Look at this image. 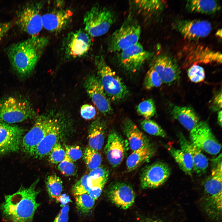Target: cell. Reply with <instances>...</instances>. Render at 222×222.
Wrapping results in <instances>:
<instances>
[{"label":"cell","mask_w":222,"mask_h":222,"mask_svg":"<svg viewBox=\"0 0 222 222\" xmlns=\"http://www.w3.org/2000/svg\"><path fill=\"white\" fill-rule=\"evenodd\" d=\"M35 115L34 110L27 99L13 97L0 99V120L3 122H20Z\"/></svg>","instance_id":"277c9868"},{"label":"cell","mask_w":222,"mask_h":222,"mask_svg":"<svg viewBox=\"0 0 222 222\" xmlns=\"http://www.w3.org/2000/svg\"><path fill=\"white\" fill-rule=\"evenodd\" d=\"M84 86L92 102L103 115H108L112 112L109 98L105 92L97 76L94 75L87 76Z\"/></svg>","instance_id":"2e32d148"},{"label":"cell","mask_w":222,"mask_h":222,"mask_svg":"<svg viewBox=\"0 0 222 222\" xmlns=\"http://www.w3.org/2000/svg\"><path fill=\"white\" fill-rule=\"evenodd\" d=\"M145 222H163L162 221L158 219H152L148 220L146 221Z\"/></svg>","instance_id":"f907efd6"},{"label":"cell","mask_w":222,"mask_h":222,"mask_svg":"<svg viewBox=\"0 0 222 222\" xmlns=\"http://www.w3.org/2000/svg\"><path fill=\"white\" fill-rule=\"evenodd\" d=\"M114 20V15L110 10L99 5H94L84 15V31L91 37L102 36L108 31Z\"/></svg>","instance_id":"5b68a950"},{"label":"cell","mask_w":222,"mask_h":222,"mask_svg":"<svg viewBox=\"0 0 222 222\" xmlns=\"http://www.w3.org/2000/svg\"><path fill=\"white\" fill-rule=\"evenodd\" d=\"M45 183L50 197L56 200L63 191V182L61 179L57 175L52 174L46 177Z\"/></svg>","instance_id":"4dcf8cb0"},{"label":"cell","mask_w":222,"mask_h":222,"mask_svg":"<svg viewBox=\"0 0 222 222\" xmlns=\"http://www.w3.org/2000/svg\"><path fill=\"white\" fill-rule=\"evenodd\" d=\"M55 119L46 115L36 118L33 126L22 138L21 145L24 152L30 154L47 133Z\"/></svg>","instance_id":"8fae6325"},{"label":"cell","mask_w":222,"mask_h":222,"mask_svg":"<svg viewBox=\"0 0 222 222\" xmlns=\"http://www.w3.org/2000/svg\"><path fill=\"white\" fill-rule=\"evenodd\" d=\"M142 128L151 135L165 137L166 134L161 126L155 122L150 119H145L140 123Z\"/></svg>","instance_id":"e575fe53"},{"label":"cell","mask_w":222,"mask_h":222,"mask_svg":"<svg viewBox=\"0 0 222 222\" xmlns=\"http://www.w3.org/2000/svg\"><path fill=\"white\" fill-rule=\"evenodd\" d=\"M83 155V158L87 168L91 171L100 166L102 158L98 150L87 146Z\"/></svg>","instance_id":"1f68e13d"},{"label":"cell","mask_w":222,"mask_h":222,"mask_svg":"<svg viewBox=\"0 0 222 222\" xmlns=\"http://www.w3.org/2000/svg\"><path fill=\"white\" fill-rule=\"evenodd\" d=\"M48 42L45 37L31 36L10 45L6 49L12 68L20 76L32 73Z\"/></svg>","instance_id":"7a4b0ae2"},{"label":"cell","mask_w":222,"mask_h":222,"mask_svg":"<svg viewBox=\"0 0 222 222\" xmlns=\"http://www.w3.org/2000/svg\"><path fill=\"white\" fill-rule=\"evenodd\" d=\"M64 42L66 56L75 58L81 57L88 52L91 46V37L85 31L79 29L69 33Z\"/></svg>","instance_id":"7c38bea8"},{"label":"cell","mask_w":222,"mask_h":222,"mask_svg":"<svg viewBox=\"0 0 222 222\" xmlns=\"http://www.w3.org/2000/svg\"><path fill=\"white\" fill-rule=\"evenodd\" d=\"M89 177L92 179L107 180L109 175V170L104 166H99L90 171Z\"/></svg>","instance_id":"b9f144b4"},{"label":"cell","mask_w":222,"mask_h":222,"mask_svg":"<svg viewBox=\"0 0 222 222\" xmlns=\"http://www.w3.org/2000/svg\"><path fill=\"white\" fill-rule=\"evenodd\" d=\"M187 75L190 80L195 83L203 81L205 77L204 69L196 64L193 65L188 69Z\"/></svg>","instance_id":"f35d334b"},{"label":"cell","mask_w":222,"mask_h":222,"mask_svg":"<svg viewBox=\"0 0 222 222\" xmlns=\"http://www.w3.org/2000/svg\"><path fill=\"white\" fill-rule=\"evenodd\" d=\"M171 114L185 128L191 130L199 122V118L194 110L188 106H175Z\"/></svg>","instance_id":"4316f807"},{"label":"cell","mask_w":222,"mask_h":222,"mask_svg":"<svg viewBox=\"0 0 222 222\" xmlns=\"http://www.w3.org/2000/svg\"><path fill=\"white\" fill-rule=\"evenodd\" d=\"M120 52L119 60L121 65L131 72L140 69L151 55L139 42Z\"/></svg>","instance_id":"ac0fdd59"},{"label":"cell","mask_w":222,"mask_h":222,"mask_svg":"<svg viewBox=\"0 0 222 222\" xmlns=\"http://www.w3.org/2000/svg\"><path fill=\"white\" fill-rule=\"evenodd\" d=\"M162 83L172 84L180 78L181 71L175 59L166 54L158 56L152 66Z\"/></svg>","instance_id":"d6986e66"},{"label":"cell","mask_w":222,"mask_h":222,"mask_svg":"<svg viewBox=\"0 0 222 222\" xmlns=\"http://www.w3.org/2000/svg\"><path fill=\"white\" fill-rule=\"evenodd\" d=\"M182 54L186 62L190 64L222 63L221 53L201 44H187L183 48Z\"/></svg>","instance_id":"4fadbf2b"},{"label":"cell","mask_w":222,"mask_h":222,"mask_svg":"<svg viewBox=\"0 0 222 222\" xmlns=\"http://www.w3.org/2000/svg\"><path fill=\"white\" fill-rule=\"evenodd\" d=\"M98 77L109 98L118 101L125 98L128 89L122 79L106 63L103 57L97 56L95 59Z\"/></svg>","instance_id":"3957f363"},{"label":"cell","mask_w":222,"mask_h":222,"mask_svg":"<svg viewBox=\"0 0 222 222\" xmlns=\"http://www.w3.org/2000/svg\"><path fill=\"white\" fill-rule=\"evenodd\" d=\"M190 133V142L201 150L212 155L220 152L221 145L206 121H199Z\"/></svg>","instance_id":"ba28073f"},{"label":"cell","mask_w":222,"mask_h":222,"mask_svg":"<svg viewBox=\"0 0 222 222\" xmlns=\"http://www.w3.org/2000/svg\"><path fill=\"white\" fill-rule=\"evenodd\" d=\"M88 175H83L74 185L72 189V192L75 196L87 193L90 188L87 184Z\"/></svg>","instance_id":"ab89813d"},{"label":"cell","mask_w":222,"mask_h":222,"mask_svg":"<svg viewBox=\"0 0 222 222\" xmlns=\"http://www.w3.org/2000/svg\"><path fill=\"white\" fill-rule=\"evenodd\" d=\"M24 132L18 125L0 122V156L19 150Z\"/></svg>","instance_id":"9a60e30c"},{"label":"cell","mask_w":222,"mask_h":222,"mask_svg":"<svg viewBox=\"0 0 222 222\" xmlns=\"http://www.w3.org/2000/svg\"><path fill=\"white\" fill-rule=\"evenodd\" d=\"M221 92L218 94L214 97L213 103V109L215 110H218L221 108L222 96Z\"/></svg>","instance_id":"7dc6e473"},{"label":"cell","mask_w":222,"mask_h":222,"mask_svg":"<svg viewBox=\"0 0 222 222\" xmlns=\"http://www.w3.org/2000/svg\"><path fill=\"white\" fill-rule=\"evenodd\" d=\"M40 7L37 4H27L17 14L16 24L21 31L31 36H37L43 27Z\"/></svg>","instance_id":"9c48e42d"},{"label":"cell","mask_w":222,"mask_h":222,"mask_svg":"<svg viewBox=\"0 0 222 222\" xmlns=\"http://www.w3.org/2000/svg\"><path fill=\"white\" fill-rule=\"evenodd\" d=\"M201 199L203 208L211 219L218 220L222 216V182L205 179Z\"/></svg>","instance_id":"52a82bcc"},{"label":"cell","mask_w":222,"mask_h":222,"mask_svg":"<svg viewBox=\"0 0 222 222\" xmlns=\"http://www.w3.org/2000/svg\"><path fill=\"white\" fill-rule=\"evenodd\" d=\"M129 143L116 130L110 131L104 148L108 161L113 167L122 162L128 150Z\"/></svg>","instance_id":"e0dca14e"},{"label":"cell","mask_w":222,"mask_h":222,"mask_svg":"<svg viewBox=\"0 0 222 222\" xmlns=\"http://www.w3.org/2000/svg\"><path fill=\"white\" fill-rule=\"evenodd\" d=\"M102 189L103 188L101 187L90 188L87 193L91 197L95 200L100 195Z\"/></svg>","instance_id":"bcb514c9"},{"label":"cell","mask_w":222,"mask_h":222,"mask_svg":"<svg viewBox=\"0 0 222 222\" xmlns=\"http://www.w3.org/2000/svg\"><path fill=\"white\" fill-rule=\"evenodd\" d=\"M181 149L191 155L193 164V170L198 176H200L206 171L208 161L201 150L188 141L181 133L178 134Z\"/></svg>","instance_id":"44dd1931"},{"label":"cell","mask_w":222,"mask_h":222,"mask_svg":"<svg viewBox=\"0 0 222 222\" xmlns=\"http://www.w3.org/2000/svg\"><path fill=\"white\" fill-rule=\"evenodd\" d=\"M222 31L221 30H218L217 32H216V35H217V36L221 37V34H222Z\"/></svg>","instance_id":"816d5d0a"},{"label":"cell","mask_w":222,"mask_h":222,"mask_svg":"<svg viewBox=\"0 0 222 222\" xmlns=\"http://www.w3.org/2000/svg\"><path fill=\"white\" fill-rule=\"evenodd\" d=\"M107 193L109 200L122 209H128L134 202L135 192L131 186L125 183L116 182L111 184Z\"/></svg>","instance_id":"ffe728a7"},{"label":"cell","mask_w":222,"mask_h":222,"mask_svg":"<svg viewBox=\"0 0 222 222\" xmlns=\"http://www.w3.org/2000/svg\"><path fill=\"white\" fill-rule=\"evenodd\" d=\"M122 129L128 139L130 147L132 150H136L151 143L147 136L131 119L126 118L123 121Z\"/></svg>","instance_id":"cb8c5ba5"},{"label":"cell","mask_w":222,"mask_h":222,"mask_svg":"<svg viewBox=\"0 0 222 222\" xmlns=\"http://www.w3.org/2000/svg\"><path fill=\"white\" fill-rule=\"evenodd\" d=\"M106 129L104 120L98 118L92 122L88 130V146L98 151L101 150L104 144Z\"/></svg>","instance_id":"484cf974"},{"label":"cell","mask_w":222,"mask_h":222,"mask_svg":"<svg viewBox=\"0 0 222 222\" xmlns=\"http://www.w3.org/2000/svg\"><path fill=\"white\" fill-rule=\"evenodd\" d=\"M39 181L36 179L27 187H21L15 193L5 195L1 206L3 219L9 222H31L40 204L36 197L40 192L36 187Z\"/></svg>","instance_id":"6da1fadb"},{"label":"cell","mask_w":222,"mask_h":222,"mask_svg":"<svg viewBox=\"0 0 222 222\" xmlns=\"http://www.w3.org/2000/svg\"><path fill=\"white\" fill-rule=\"evenodd\" d=\"M80 114L81 117L86 120H90L93 118L96 115L95 108L92 105L85 104L80 108Z\"/></svg>","instance_id":"7bdbcfd3"},{"label":"cell","mask_w":222,"mask_h":222,"mask_svg":"<svg viewBox=\"0 0 222 222\" xmlns=\"http://www.w3.org/2000/svg\"><path fill=\"white\" fill-rule=\"evenodd\" d=\"M76 208L79 212L82 215L88 214L93 208L95 200L87 193L75 196Z\"/></svg>","instance_id":"d6a6232c"},{"label":"cell","mask_w":222,"mask_h":222,"mask_svg":"<svg viewBox=\"0 0 222 222\" xmlns=\"http://www.w3.org/2000/svg\"><path fill=\"white\" fill-rule=\"evenodd\" d=\"M162 81L159 76L152 66L147 72L144 80V86L147 90L158 87L161 85Z\"/></svg>","instance_id":"d590c367"},{"label":"cell","mask_w":222,"mask_h":222,"mask_svg":"<svg viewBox=\"0 0 222 222\" xmlns=\"http://www.w3.org/2000/svg\"><path fill=\"white\" fill-rule=\"evenodd\" d=\"M156 151L155 146L151 143L133 151L126 160L127 171H133L145 162H148L154 155Z\"/></svg>","instance_id":"d4e9b609"},{"label":"cell","mask_w":222,"mask_h":222,"mask_svg":"<svg viewBox=\"0 0 222 222\" xmlns=\"http://www.w3.org/2000/svg\"><path fill=\"white\" fill-rule=\"evenodd\" d=\"M56 200L57 202H59L61 203V206L62 207L67 205L68 203L72 201L69 196L66 194L61 195Z\"/></svg>","instance_id":"c3c4849f"},{"label":"cell","mask_w":222,"mask_h":222,"mask_svg":"<svg viewBox=\"0 0 222 222\" xmlns=\"http://www.w3.org/2000/svg\"><path fill=\"white\" fill-rule=\"evenodd\" d=\"M141 28L133 20H127L111 35L108 48L111 52H121L138 42Z\"/></svg>","instance_id":"8992f818"},{"label":"cell","mask_w":222,"mask_h":222,"mask_svg":"<svg viewBox=\"0 0 222 222\" xmlns=\"http://www.w3.org/2000/svg\"><path fill=\"white\" fill-rule=\"evenodd\" d=\"M136 109L138 113L145 119H149L154 116L156 113L154 101L151 98L141 102L137 106Z\"/></svg>","instance_id":"836d02e7"},{"label":"cell","mask_w":222,"mask_h":222,"mask_svg":"<svg viewBox=\"0 0 222 222\" xmlns=\"http://www.w3.org/2000/svg\"><path fill=\"white\" fill-rule=\"evenodd\" d=\"M172 25L173 28L185 39L190 40L205 37L209 35L212 29L209 22L199 19L178 20Z\"/></svg>","instance_id":"5bb4252c"},{"label":"cell","mask_w":222,"mask_h":222,"mask_svg":"<svg viewBox=\"0 0 222 222\" xmlns=\"http://www.w3.org/2000/svg\"><path fill=\"white\" fill-rule=\"evenodd\" d=\"M69 209V207L68 205H66L62 207L53 222H67L68 220Z\"/></svg>","instance_id":"ee69618b"},{"label":"cell","mask_w":222,"mask_h":222,"mask_svg":"<svg viewBox=\"0 0 222 222\" xmlns=\"http://www.w3.org/2000/svg\"><path fill=\"white\" fill-rule=\"evenodd\" d=\"M186 7L191 12L206 14H214L220 8L219 4L212 0L187 1Z\"/></svg>","instance_id":"83f0119b"},{"label":"cell","mask_w":222,"mask_h":222,"mask_svg":"<svg viewBox=\"0 0 222 222\" xmlns=\"http://www.w3.org/2000/svg\"><path fill=\"white\" fill-rule=\"evenodd\" d=\"M12 25V21L0 23V42Z\"/></svg>","instance_id":"f6af8a7d"},{"label":"cell","mask_w":222,"mask_h":222,"mask_svg":"<svg viewBox=\"0 0 222 222\" xmlns=\"http://www.w3.org/2000/svg\"><path fill=\"white\" fill-rule=\"evenodd\" d=\"M171 172L170 166L164 162L158 161L147 165L140 172L141 187L145 189L158 187L167 181Z\"/></svg>","instance_id":"30bf717a"},{"label":"cell","mask_w":222,"mask_h":222,"mask_svg":"<svg viewBox=\"0 0 222 222\" xmlns=\"http://www.w3.org/2000/svg\"><path fill=\"white\" fill-rule=\"evenodd\" d=\"M72 15L69 10H52L42 16L43 27L51 32H59L67 26Z\"/></svg>","instance_id":"7402d4cb"},{"label":"cell","mask_w":222,"mask_h":222,"mask_svg":"<svg viewBox=\"0 0 222 222\" xmlns=\"http://www.w3.org/2000/svg\"><path fill=\"white\" fill-rule=\"evenodd\" d=\"M58 169L61 173L66 176L75 175L77 172L76 165L67 157L58 164Z\"/></svg>","instance_id":"74e56055"},{"label":"cell","mask_w":222,"mask_h":222,"mask_svg":"<svg viewBox=\"0 0 222 222\" xmlns=\"http://www.w3.org/2000/svg\"><path fill=\"white\" fill-rule=\"evenodd\" d=\"M65 157L71 161L75 162L83 156V151L78 146L65 145Z\"/></svg>","instance_id":"60d3db41"},{"label":"cell","mask_w":222,"mask_h":222,"mask_svg":"<svg viewBox=\"0 0 222 222\" xmlns=\"http://www.w3.org/2000/svg\"><path fill=\"white\" fill-rule=\"evenodd\" d=\"M222 110H221L218 113L217 117L218 123L221 127L222 126Z\"/></svg>","instance_id":"681fc988"},{"label":"cell","mask_w":222,"mask_h":222,"mask_svg":"<svg viewBox=\"0 0 222 222\" xmlns=\"http://www.w3.org/2000/svg\"><path fill=\"white\" fill-rule=\"evenodd\" d=\"M65 152L59 142L54 146L48 155V160L52 164H58L65 158Z\"/></svg>","instance_id":"8d00e7d4"},{"label":"cell","mask_w":222,"mask_h":222,"mask_svg":"<svg viewBox=\"0 0 222 222\" xmlns=\"http://www.w3.org/2000/svg\"><path fill=\"white\" fill-rule=\"evenodd\" d=\"M167 148L180 168L186 174L191 176L193 164L191 154L181 149H177L172 146Z\"/></svg>","instance_id":"f1b7e54d"},{"label":"cell","mask_w":222,"mask_h":222,"mask_svg":"<svg viewBox=\"0 0 222 222\" xmlns=\"http://www.w3.org/2000/svg\"><path fill=\"white\" fill-rule=\"evenodd\" d=\"M60 126L58 120L54 122L45 137L30 155L35 158L42 159L47 156L55 146L59 142Z\"/></svg>","instance_id":"603a6c76"},{"label":"cell","mask_w":222,"mask_h":222,"mask_svg":"<svg viewBox=\"0 0 222 222\" xmlns=\"http://www.w3.org/2000/svg\"><path fill=\"white\" fill-rule=\"evenodd\" d=\"M136 10L142 14L156 12L163 8L165 2L161 0H135L132 2Z\"/></svg>","instance_id":"f546056e"}]
</instances>
